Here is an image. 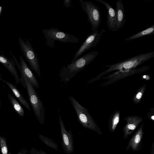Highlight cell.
<instances>
[{
    "label": "cell",
    "instance_id": "obj_17",
    "mask_svg": "<svg viewBox=\"0 0 154 154\" xmlns=\"http://www.w3.org/2000/svg\"><path fill=\"white\" fill-rule=\"evenodd\" d=\"M154 34V24L126 38V41H131L142 37Z\"/></svg>",
    "mask_w": 154,
    "mask_h": 154
},
{
    "label": "cell",
    "instance_id": "obj_12",
    "mask_svg": "<svg viewBox=\"0 0 154 154\" xmlns=\"http://www.w3.org/2000/svg\"><path fill=\"white\" fill-rule=\"evenodd\" d=\"M0 63L7 69L14 77L17 84H18L20 82V79L15 68V63L14 60L11 58L9 59L2 53L0 55Z\"/></svg>",
    "mask_w": 154,
    "mask_h": 154
},
{
    "label": "cell",
    "instance_id": "obj_23",
    "mask_svg": "<svg viewBox=\"0 0 154 154\" xmlns=\"http://www.w3.org/2000/svg\"><path fill=\"white\" fill-rule=\"evenodd\" d=\"M71 0H64L63 4L67 8H69L71 6Z\"/></svg>",
    "mask_w": 154,
    "mask_h": 154
},
{
    "label": "cell",
    "instance_id": "obj_8",
    "mask_svg": "<svg viewBox=\"0 0 154 154\" xmlns=\"http://www.w3.org/2000/svg\"><path fill=\"white\" fill-rule=\"evenodd\" d=\"M106 32L105 29H102L99 32L98 30L92 31L88 35L84 42L76 52L71 63L77 60L84 53L91 48L96 46L101 39L102 34Z\"/></svg>",
    "mask_w": 154,
    "mask_h": 154
},
{
    "label": "cell",
    "instance_id": "obj_27",
    "mask_svg": "<svg viewBox=\"0 0 154 154\" xmlns=\"http://www.w3.org/2000/svg\"><path fill=\"white\" fill-rule=\"evenodd\" d=\"M27 151L25 149L23 151V152L22 154H26Z\"/></svg>",
    "mask_w": 154,
    "mask_h": 154
},
{
    "label": "cell",
    "instance_id": "obj_19",
    "mask_svg": "<svg viewBox=\"0 0 154 154\" xmlns=\"http://www.w3.org/2000/svg\"><path fill=\"white\" fill-rule=\"evenodd\" d=\"M38 137L47 145L58 151V146L54 141L42 135H39Z\"/></svg>",
    "mask_w": 154,
    "mask_h": 154
},
{
    "label": "cell",
    "instance_id": "obj_14",
    "mask_svg": "<svg viewBox=\"0 0 154 154\" xmlns=\"http://www.w3.org/2000/svg\"><path fill=\"white\" fill-rule=\"evenodd\" d=\"M143 135V124L134 134L130 140L126 149L128 150L130 148L132 150L136 151L140 146Z\"/></svg>",
    "mask_w": 154,
    "mask_h": 154
},
{
    "label": "cell",
    "instance_id": "obj_26",
    "mask_svg": "<svg viewBox=\"0 0 154 154\" xmlns=\"http://www.w3.org/2000/svg\"><path fill=\"white\" fill-rule=\"evenodd\" d=\"M3 9V7L2 6L0 5V16L2 13Z\"/></svg>",
    "mask_w": 154,
    "mask_h": 154
},
{
    "label": "cell",
    "instance_id": "obj_10",
    "mask_svg": "<svg viewBox=\"0 0 154 154\" xmlns=\"http://www.w3.org/2000/svg\"><path fill=\"white\" fill-rule=\"evenodd\" d=\"M59 122L62 138V146L64 152L66 154L72 153L74 151L73 140L70 130L67 131L60 116H59Z\"/></svg>",
    "mask_w": 154,
    "mask_h": 154
},
{
    "label": "cell",
    "instance_id": "obj_16",
    "mask_svg": "<svg viewBox=\"0 0 154 154\" xmlns=\"http://www.w3.org/2000/svg\"><path fill=\"white\" fill-rule=\"evenodd\" d=\"M0 81H1L7 84L11 89L13 93L20 102L27 109L31 111L29 103L23 97L22 94L17 89V87L12 83L2 79L0 76Z\"/></svg>",
    "mask_w": 154,
    "mask_h": 154
},
{
    "label": "cell",
    "instance_id": "obj_18",
    "mask_svg": "<svg viewBox=\"0 0 154 154\" xmlns=\"http://www.w3.org/2000/svg\"><path fill=\"white\" fill-rule=\"evenodd\" d=\"M8 96L11 105L16 112L21 117L24 115V111L23 108L14 97L11 94L8 93Z\"/></svg>",
    "mask_w": 154,
    "mask_h": 154
},
{
    "label": "cell",
    "instance_id": "obj_13",
    "mask_svg": "<svg viewBox=\"0 0 154 154\" xmlns=\"http://www.w3.org/2000/svg\"><path fill=\"white\" fill-rule=\"evenodd\" d=\"M142 120L141 119L136 117H128L126 119V124L123 129L124 139L131 134Z\"/></svg>",
    "mask_w": 154,
    "mask_h": 154
},
{
    "label": "cell",
    "instance_id": "obj_28",
    "mask_svg": "<svg viewBox=\"0 0 154 154\" xmlns=\"http://www.w3.org/2000/svg\"><path fill=\"white\" fill-rule=\"evenodd\" d=\"M1 107V102H0V107Z\"/></svg>",
    "mask_w": 154,
    "mask_h": 154
},
{
    "label": "cell",
    "instance_id": "obj_24",
    "mask_svg": "<svg viewBox=\"0 0 154 154\" xmlns=\"http://www.w3.org/2000/svg\"><path fill=\"white\" fill-rule=\"evenodd\" d=\"M142 95V93L141 92H139L137 94L136 97L137 99H140Z\"/></svg>",
    "mask_w": 154,
    "mask_h": 154
},
{
    "label": "cell",
    "instance_id": "obj_25",
    "mask_svg": "<svg viewBox=\"0 0 154 154\" xmlns=\"http://www.w3.org/2000/svg\"><path fill=\"white\" fill-rule=\"evenodd\" d=\"M154 143H153L152 145V148L151 150V154H154Z\"/></svg>",
    "mask_w": 154,
    "mask_h": 154
},
{
    "label": "cell",
    "instance_id": "obj_20",
    "mask_svg": "<svg viewBox=\"0 0 154 154\" xmlns=\"http://www.w3.org/2000/svg\"><path fill=\"white\" fill-rule=\"evenodd\" d=\"M0 146L2 154H8L6 138L0 135Z\"/></svg>",
    "mask_w": 154,
    "mask_h": 154
},
{
    "label": "cell",
    "instance_id": "obj_15",
    "mask_svg": "<svg viewBox=\"0 0 154 154\" xmlns=\"http://www.w3.org/2000/svg\"><path fill=\"white\" fill-rule=\"evenodd\" d=\"M116 31L122 27L126 22L125 9L121 0H119L116 2Z\"/></svg>",
    "mask_w": 154,
    "mask_h": 154
},
{
    "label": "cell",
    "instance_id": "obj_11",
    "mask_svg": "<svg viewBox=\"0 0 154 154\" xmlns=\"http://www.w3.org/2000/svg\"><path fill=\"white\" fill-rule=\"evenodd\" d=\"M104 5L107 10V25L109 29L112 31H115L116 22V10L108 2L103 0H96Z\"/></svg>",
    "mask_w": 154,
    "mask_h": 154
},
{
    "label": "cell",
    "instance_id": "obj_6",
    "mask_svg": "<svg viewBox=\"0 0 154 154\" xmlns=\"http://www.w3.org/2000/svg\"><path fill=\"white\" fill-rule=\"evenodd\" d=\"M19 46L31 68L37 75L41 76L38 60L36 53L28 40L25 38L24 41L20 37L18 38Z\"/></svg>",
    "mask_w": 154,
    "mask_h": 154
},
{
    "label": "cell",
    "instance_id": "obj_3",
    "mask_svg": "<svg viewBox=\"0 0 154 154\" xmlns=\"http://www.w3.org/2000/svg\"><path fill=\"white\" fill-rule=\"evenodd\" d=\"M154 57V51L136 55L115 64L106 66L105 67L109 68L105 72H109L119 70L120 72H122L132 69Z\"/></svg>",
    "mask_w": 154,
    "mask_h": 154
},
{
    "label": "cell",
    "instance_id": "obj_1",
    "mask_svg": "<svg viewBox=\"0 0 154 154\" xmlns=\"http://www.w3.org/2000/svg\"><path fill=\"white\" fill-rule=\"evenodd\" d=\"M99 54L98 52L93 51L82 56L73 62L61 69L59 76L65 83L69 81L79 71L90 63Z\"/></svg>",
    "mask_w": 154,
    "mask_h": 154
},
{
    "label": "cell",
    "instance_id": "obj_9",
    "mask_svg": "<svg viewBox=\"0 0 154 154\" xmlns=\"http://www.w3.org/2000/svg\"><path fill=\"white\" fill-rule=\"evenodd\" d=\"M11 56L19 69L20 76H23L27 78L34 87L39 88V85L36 78L34 75L25 60L21 55L19 57L20 63L14 55L11 52Z\"/></svg>",
    "mask_w": 154,
    "mask_h": 154
},
{
    "label": "cell",
    "instance_id": "obj_21",
    "mask_svg": "<svg viewBox=\"0 0 154 154\" xmlns=\"http://www.w3.org/2000/svg\"><path fill=\"white\" fill-rule=\"evenodd\" d=\"M119 115H116L114 116L109 125V128L110 131L113 132L115 131L119 122Z\"/></svg>",
    "mask_w": 154,
    "mask_h": 154
},
{
    "label": "cell",
    "instance_id": "obj_30",
    "mask_svg": "<svg viewBox=\"0 0 154 154\" xmlns=\"http://www.w3.org/2000/svg\"><path fill=\"white\" fill-rule=\"evenodd\" d=\"M1 50H0V53H1Z\"/></svg>",
    "mask_w": 154,
    "mask_h": 154
},
{
    "label": "cell",
    "instance_id": "obj_4",
    "mask_svg": "<svg viewBox=\"0 0 154 154\" xmlns=\"http://www.w3.org/2000/svg\"><path fill=\"white\" fill-rule=\"evenodd\" d=\"M42 32L46 39L45 45L47 47L51 48H55L54 45L55 41L74 43H77L79 42V39L76 37L56 28L44 29L42 30Z\"/></svg>",
    "mask_w": 154,
    "mask_h": 154
},
{
    "label": "cell",
    "instance_id": "obj_5",
    "mask_svg": "<svg viewBox=\"0 0 154 154\" xmlns=\"http://www.w3.org/2000/svg\"><path fill=\"white\" fill-rule=\"evenodd\" d=\"M69 99L77 114L78 119L82 125L101 135V131L90 115L87 109L82 106L73 97H69Z\"/></svg>",
    "mask_w": 154,
    "mask_h": 154
},
{
    "label": "cell",
    "instance_id": "obj_22",
    "mask_svg": "<svg viewBox=\"0 0 154 154\" xmlns=\"http://www.w3.org/2000/svg\"><path fill=\"white\" fill-rule=\"evenodd\" d=\"M30 152L31 154H47L41 150H38L33 148H31Z\"/></svg>",
    "mask_w": 154,
    "mask_h": 154
},
{
    "label": "cell",
    "instance_id": "obj_29",
    "mask_svg": "<svg viewBox=\"0 0 154 154\" xmlns=\"http://www.w3.org/2000/svg\"><path fill=\"white\" fill-rule=\"evenodd\" d=\"M2 76L0 74V76Z\"/></svg>",
    "mask_w": 154,
    "mask_h": 154
},
{
    "label": "cell",
    "instance_id": "obj_2",
    "mask_svg": "<svg viewBox=\"0 0 154 154\" xmlns=\"http://www.w3.org/2000/svg\"><path fill=\"white\" fill-rule=\"evenodd\" d=\"M20 82L24 88H26L28 99L34 114L40 123L45 122V112L42 102L39 98L34 86L29 80L23 76H20Z\"/></svg>",
    "mask_w": 154,
    "mask_h": 154
},
{
    "label": "cell",
    "instance_id": "obj_7",
    "mask_svg": "<svg viewBox=\"0 0 154 154\" xmlns=\"http://www.w3.org/2000/svg\"><path fill=\"white\" fill-rule=\"evenodd\" d=\"M81 8L87 14L88 21L91 25L92 31L98 30L101 21V14L98 7L92 2L79 0Z\"/></svg>",
    "mask_w": 154,
    "mask_h": 154
}]
</instances>
